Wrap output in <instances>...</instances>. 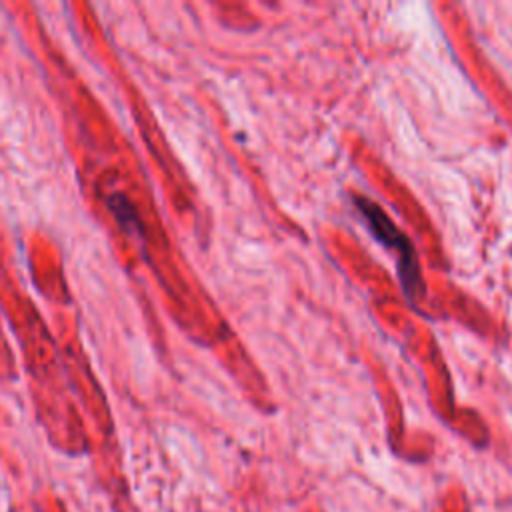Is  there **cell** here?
<instances>
[{
	"instance_id": "cell-1",
	"label": "cell",
	"mask_w": 512,
	"mask_h": 512,
	"mask_svg": "<svg viewBox=\"0 0 512 512\" xmlns=\"http://www.w3.org/2000/svg\"><path fill=\"white\" fill-rule=\"evenodd\" d=\"M356 202H358V210L366 216L372 232L380 238V242H384L386 246L396 250V254H398V270H400L402 284L406 288V294L410 298H414V294L422 292V280H420L418 260H416V254L412 250V244L394 226V222L388 220V216L380 210L378 204L368 202L364 198H358Z\"/></svg>"
}]
</instances>
